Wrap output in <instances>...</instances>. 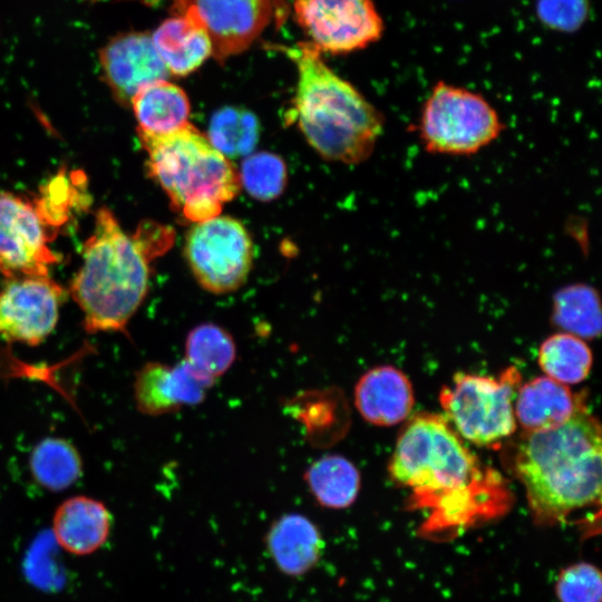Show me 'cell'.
I'll use <instances>...</instances> for the list:
<instances>
[{
	"mask_svg": "<svg viewBox=\"0 0 602 602\" xmlns=\"http://www.w3.org/2000/svg\"><path fill=\"white\" fill-rule=\"evenodd\" d=\"M172 242L169 227L144 222L127 234L109 210L99 208L69 288L87 332L126 331L147 294L151 262Z\"/></svg>",
	"mask_w": 602,
	"mask_h": 602,
	"instance_id": "6da1fadb",
	"label": "cell"
},
{
	"mask_svg": "<svg viewBox=\"0 0 602 602\" xmlns=\"http://www.w3.org/2000/svg\"><path fill=\"white\" fill-rule=\"evenodd\" d=\"M601 444L600 424L583 408L556 427L523 437L514 467L540 524L600 504Z\"/></svg>",
	"mask_w": 602,
	"mask_h": 602,
	"instance_id": "7a4b0ae2",
	"label": "cell"
},
{
	"mask_svg": "<svg viewBox=\"0 0 602 602\" xmlns=\"http://www.w3.org/2000/svg\"><path fill=\"white\" fill-rule=\"evenodd\" d=\"M297 69L291 120L322 157L358 164L373 152L383 130L381 113L337 75L310 42L279 46Z\"/></svg>",
	"mask_w": 602,
	"mask_h": 602,
	"instance_id": "3957f363",
	"label": "cell"
},
{
	"mask_svg": "<svg viewBox=\"0 0 602 602\" xmlns=\"http://www.w3.org/2000/svg\"><path fill=\"white\" fill-rule=\"evenodd\" d=\"M388 472L412 491L416 504L450 511L468 508L485 480L477 458L446 417L428 412L404 425Z\"/></svg>",
	"mask_w": 602,
	"mask_h": 602,
	"instance_id": "277c9868",
	"label": "cell"
},
{
	"mask_svg": "<svg viewBox=\"0 0 602 602\" xmlns=\"http://www.w3.org/2000/svg\"><path fill=\"white\" fill-rule=\"evenodd\" d=\"M149 175L183 219L197 223L221 214L241 190L239 173L207 136L188 123L161 137H139Z\"/></svg>",
	"mask_w": 602,
	"mask_h": 602,
	"instance_id": "5b68a950",
	"label": "cell"
},
{
	"mask_svg": "<svg viewBox=\"0 0 602 602\" xmlns=\"http://www.w3.org/2000/svg\"><path fill=\"white\" fill-rule=\"evenodd\" d=\"M504 129L495 107L480 94L445 81L435 84L418 122L423 147L433 154L474 155Z\"/></svg>",
	"mask_w": 602,
	"mask_h": 602,
	"instance_id": "8992f818",
	"label": "cell"
},
{
	"mask_svg": "<svg viewBox=\"0 0 602 602\" xmlns=\"http://www.w3.org/2000/svg\"><path fill=\"white\" fill-rule=\"evenodd\" d=\"M520 375L508 369L499 378L458 373L440 394L447 420L463 438L478 446L503 440L515 431L514 401Z\"/></svg>",
	"mask_w": 602,
	"mask_h": 602,
	"instance_id": "52a82bcc",
	"label": "cell"
},
{
	"mask_svg": "<svg viewBox=\"0 0 602 602\" xmlns=\"http://www.w3.org/2000/svg\"><path fill=\"white\" fill-rule=\"evenodd\" d=\"M184 255L204 290L225 294L246 281L253 265L254 245L239 220L220 214L193 223L185 237Z\"/></svg>",
	"mask_w": 602,
	"mask_h": 602,
	"instance_id": "ba28073f",
	"label": "cell"
},
{
	"mask_svg": "<svg viewBox=\"0 0 602 602\" xmlns=\"http://www.w3.org/2000/svg\"><path fill=\"white\" fill-rule=\"evenodd\" d=\"M293 14L321 54L365 49L383 33V20L371 0H294Z\"/></svg>",
	"mask_w": 602,
	"mask_h": 602,
	"instance_id": "9c48e42d",
	"label": "cell"
},
{
	"mask_svg": "<svg viewBox=\"0 0 602 602\" xmlns=\"http://www.w3.org/2000/svg\"><path fill=\"white\" fill-rule=\"evenodd\" d=\"M47 226L36 204L0 192V273L6 279L49 276L58 256L48 246Z\"/></svg>",
	"mask_w": 602,
	"mask_h": 602,
	"instance_id": "30bf717a",
	"label": "cell"
},
{
	"mask_svg": "<svg viewBox=\"0 0 602 602\" xmlns=\"http://www.w3.org/2000/svg\"><path fill=\"white\" fill-rule=\"evenodd\" d=\"M173 8L205 29L217 61L249 49L275 13L274 0H173Z\"/></svg>",
	"mask_w": 602,
	"mask_h": 602,
	"instance_id": "8fae6325",
	"label": "cell"
},
{
	"mask_svg": "<svg viewBox=\"0 0 602 602\" xmlns=\"http://www.w3.org/2000/svg\"><path fill=\"white\" fill-rule=\"evenodd\" d=\"M65 295L49 276L7 279L0 290V339L40 344L55 330Z\"/></svg>",
	"mask_w": 602,
	"mask_h": 602,
	"instance_id": "7c38bea8",
	"label": "cell"
},
{
	"mask_svg": "<svg viewBox=\"0 0 602 602\" xmlns=\"http://www.w3.org/2000/svg\"><path fill=\"white\" fill-rule=\"evenodd\" d=\"M214 382L184 359L174 366L149 361L135 375L134 399L142 414L165 415L201 404Z\"/></svg>",
	"mask_w": 602,
	"mask_h": 602,
	"instance_id": "4fadbf2b",
	"label": "cell"
},
{
	"mask_svg": "<svg viewBox=\"0 0 602 602\" xmlns=\"http://www.w3.org/2000/svg\"><path fill=\"white\" fill-rule=\"evenodd\" d=\"M99 60L106 82L123 104H130L144 86L171 76L146 32L117 35L101 49Z\"/></svg>",
	"mask_w": 602,
	"mask_h": 602,
	"instance_id": "5bb4252c",
	"label": "cell"
},
{
	"mask_svg": "<svg viewBox=\"0 0 602 602\" xmlns=\"http://www.w3.org/2000/svg\"><path fill=\"white\" fill-rule=\"evenodd\" d=\"M353 399L361 417L376 426H394L405 421L415 404L408 377L387 365L373 367L359 378Z\"/></svg>",
	"mask_w": 602,
	"mask_h": 602,
	"instance_id": "9a60e30c",
	"label": "cell"
},
{
	"mask_svg": "<svg viewBox=\"0 0 602 602\" xmlns=\"http://www.w3.org/2000/svg\"><path fill=\"white\" fill-rule=\"evenodd\" d=\"M110 528L111 516L105 504L84 495L65 499L52 517L56 542L78 556L98 551L107 542Z\"/></svg>",
	"mask_w": 602,
	"mask_h": 602,
	"instance_id": "2e32d148",
	"label": "cell"
},
{
	"mask_svg": "<svg viewBox=\"0 0 602 602\" xmlns=\"http://www.w3.org/2000/svg\"><path fill=\"white\" fill-rule=\"evenodd\" d=\"M265 544L275 566L289 576L311 571L324 548L318 526L298 513L283 514L275 520L266 533Z\"/></svg>",
	"mask_w": 602,
	"mask_h": 602,
	"instance_id": "e0dca14e",
	"label": "cell"
},
{
	"mask_svg": "<svg viewBox=\"0 0 602 602\" xmlns=\"http://www.w3.org/2000/svg\"><path fill=\"white\" fill-rule=\"evenodd\" d=\"M580 409L570 388L546 376L536 377L523 385L514 401L516 423L526 433L556 427Z\"/></svg>",
	"mask_w": 602,
	"mask_h": 602,
	"instance_id": "ac0fdd59",
	"label": "cell"
},
{
	"mask_svg": "<svg viewBox=\"0 0 602 602\" xmlns=\"http://www.w3.org/2000/svg\"><path fill=\"white\" fill-rule=\"evenodd\" d=\"M151 36L169 75L187 76L213 55L205 29L186 16L176 14L165 19Z\"/></svg>",
	"mask_w": 602,
	"mask_h": 602,
	"instance_id": "d6986e66",
	"label": "cell"
},
{
	"mask_svg": "<svg viewBox=\"0 0 602 602\" xmlns=\"http://www.w3.org/2000/svg\"><path fill=\"white\" fill-rule=\"evenodd\" d=\"M138 124V137H161L188 124L190 100L185 91L161 80L140 88L130 100Z\"/></svg>",
	"mask_w": 602,
	"mask_h": 602,
	"instance_id": "ffe728a7",
	"label": "cell"
},
{
	"mask_svg": "<svg viewBox=\"0 0 602 602\" xmlns=\"http://www.w3.org/2000/svg\"><path fill=\"white\" fill-rule=\"evenodd\" d=\"M309 492L326 508L342 509L358 497L361 477L356 465L338 454L323 455L304 474Z\"/></svg>",
	"mask_w": 602,
	"mask_h": 602,
	"instance_id": "44dd1931",
	"label": "cell"
},
{
	"mask_svg": "<svg viewBox=\"0 0 602 602\" xmlns=\"http://www.w3.org/2000/svg\"><path fill=\"white\" fill-rule=\"evenodd\" d=\"M552 321L582 340L598 338L602 322L596 290L585 283H572L557 290L553 297Z\"/></svg>",
	"mask_w": 602,
	"mask_h": 602,
	"instance_id": "7402d4cb",
	"label": "cell"
},
{
	"mask_svg": "<svg viewBox=\"0 0 602 602\" xmlns=\"http://www.w3.org/2000/svg\"><path fill=\"white\" fill-rule=\"evenodd\" d=\"M33 479L43 488L61 492L82 474V460L77 448L60 437H47L32 449L29 459Z\"/></svg>",
	"mask_w": 602,
	"mask_h": 602,
	"instance_id": "603a6c76",
	"label": "cell"
},
{
	"mask_svg": "<svg viewBox=\"0 0 602 602\" xmlns=\"http://www.w3.org/2000/svg\"><path fill=\"white\" fill-rule=\"evenodd\" d=\"M235 357L236 346L232 334L219 324H197L186 337L184 360L213 380L230 369Z\"/></svg>",
	"mask_w": 602,
	"mask_h": 602,
	"instance_id": "cb8c5ba5",
	"label": "cell"
},
{
	"mask_svg": "<svg viewBox=\"0 0 602 602\" xmlns=\"http://www.w3.org/2000/svg\"><path fill=\"white\" fill-rule=\"evenodd\" d=\"M592 363V352L588 344L566 332L548 337L538 349V365L546 377L563 385L583 381Z\"/></svg>",
	"mask_w": 602,
	"mask_h": 602,
	"instance_id": "d4e9b609",
	"label": "cell"
},
{
	"mask_svg": "<svg viewBox=\"0 0 602 602\" xmlns=\"http://www.w3.org/2000/svg\"><path fill=\"white\" fill-rule=\"evenodd\" d=\"M260 125L255 115L239 107H224L211 117L207 138L225 157L250 155L258 144Z\"/></svg>",
	"mask_w": 602,
	"mask_h": 602,
	"instance_id": "484cf974",
	"label": "cell"
},
{
	"mask_svg": "<svg viewBox=\"0 0 602 602\" xmlns=\"http://www.w3.org/2000/svg\"><path fill=\"white\" fill-rule=\"evenodd\" d=\"M237 173L240 185L259 201L276 198L287 184L284 162L280 156L268 152L247 155Z\"/></svg>",
	"mask_w": 602,
	"mask_h": 602,
	"instance_id": "4316f807",
	"label": "cell"
},
{
	"mask_svg": "<svg viewBox=\"0 0 602 602\" xmlns=\"http://www.w3.org/2000/svg\"><path fill=\"white\" fill-rule=\"evenodd\" d=\"M555 593L560 602H601V572L589 562L569 565L559 574Z\"/></svg>",
	"mask_w": 602,
	"mask_h": 602,
	"instance_id": "83f0119b",
	"label": "cell"
}]
</instances>
